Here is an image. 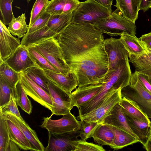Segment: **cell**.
Instances as JSON below:
<instances>
[{
  "instance_id": "obj_1",
  "label": "cell",
  "mask_w": 151,
  "mask_h": 151,
  "mask_svg": "<svg viewBox=\"0 0 151 151\" xmlns=\"http://www.w3.org/2000/svg\"><path fill=\"white\" fill-rule=\"evenodd\" d=\"M78 87L102 83L109 68L103 34L93 25L71 22L56 37Z\"/></svg>"
},
{
  "instance_id": "obj_2",
  "label": "cell",
  "mask_w": 151,
  "mask_h": 151,
  "mask_svg": "<svg viewBox=\"0 0 151 151\" xmlns=\"http://www.w3.org/2000/svg\"><path fill=\"white\" fill-rule=\"evenodd\" d=\"M122 97L132 102L151 119V94L146 89L135 71L131 75L130 84L121 90Z\"/></svg>"
},
{
  "instance_id": "obj_3",
  "label": "cell",
  "mask_w": 151,
  "mask_h": 151,
  "mask_svg": "<svg viewBox=\"0 0 151 151\" xmlns=\"http://www.w3.org/2000/svg\"><path fill=\"white\" fill-rule=\"evenodd\" d=\"M93 25L103 34L112 37L120 36L123 32L134 36H135L136 34L137 27L135 23L124 17L122 12L117 9L112 12L109 17Z\"/></svg>"
},
{
  "instance_id": "obj_4",
  "label": "cell",
  "mask_w": 151,
  "mask_h": 151,
  "mask_svg": "<svg viewBox=\"0 0 151 151\" xmlns=\"http://www.w3.org/2000/svg\"><path fill=\"white\" fill-rule=\"evenodd\" d=\"M111 12L96 2L86 0L80 3L73 12L71 22L83 23L94 25L109 17Z\"/></svg>"
},
{
  "instance_id": "obj_5",
  "label": "cell",
  "mask_w": 151,
  "mask_h": 151,
  "mask_svg": "<svg viewBox=\"0 0 151 151\" xmlns=\"http://www.w3.org/2000/svg\"><path fill=\"white\" fill-rule=\"evenodd\" d=\"M30 46L37 49L60 73L66 75L72 73L66 64L56 37L45 39Z\"/></svg>"
},
{
  "instance_id": "obj_6",
  "label": "cell",
  "mask_w": 151,
  "mask_h": 151,
  "mask_svg": "<svg viewBox=\"0 0 151 151\" xmlns=\"http://www.w3.org/2000/svg\"><path fill=\"white\" fill-rule=\"evenodd\" d=\"M81 129L60 134H48V142L44 151H74L81 139Z\"/></svg>"
},
{
  "instance_id": "obj_7",
  "label": "cell",
  "mask_w": 151,
  "mask_h": 151,
  "mask_svg": "<svg viewBox=\"0 0 151 151\" xmlns=\"http://www.w3.org/2000/svg\"><path fill=\"white\" fill-rule=\"evenodd\" d=\"M58 119L53 120L50 116L44 117L40 127L47 130L49 134H60L81 129L80 121L70 112Z\"/></svg>"
},
{
  "instance_id": "obj_8",
  "label": "cell",
  "mask_w": 151,
  "mask_h": 151,
  "mask_svg": "<svg viewBox=\"0 0 151 151\" xmlns=\"http://www.w3.org/2000/svg\"><path fill=\"white\" fill-rule=\"evenodd\" d=\"M121 88L108 97L100 105L91 112L77 118L86 122H96L102 123L115 106L121 100Z\"/></svg>"
},
{
  "instance_id": "obj_9",
  "label": "cell",
  "mask_w": 151,
  "mask_h": 151,
  "mask_svg": "<svg viewBox=\"0 0 151 151\" xmlns=\"http://www.w3.org/2000/svg\"><path fill=\"white\" fill-rule=\"evenodd\" d=\"M19 74L22 87L27 95L51 111L53 104L50 95L32 81L25 72Z\"/></svg>"
},
{
  "instance_id": "obj_10",
  "label": "cell",
  "mask_w": 151,
  "mask_h": 151,
  "mask_svg": "<svg viewBox=\"0 0 151 151\" xmlns=\"http://www.w3.org/2000/svg\"><path fill=\"white\" fill-rule=\"evenodd\" d=\"M45 76L53 104L50 116L68 114L73 108L69 96Z\"/></svg>"
},
{
  "instance_id": "obj_11",
  "label": "cell",
  "mask_w": 151,
  "mask_h": 151,
  "mask_svg": "<svg viewBox=\"0 0 151 151\" xmlns=\"http://www.w3.org/2000/svg\"><path fill=\"white\" fill-rule=\"evenodd\" d=\"M105 50L108 55L109 68L105 78L115 69L122 60L129 58V53L121 38L111 37L104 39Z\"/></svg>"
},
{
  "instance_id": "obj_12",
  "label": "cell",
  "mask_w": 151,
  "mask_h": 151,
  "mask_svg": "<svg viewBox=\"0 0 151 151\" xmlns=\"http://www.w3.org/2000/svg\"><path fill=\"white\" fill-rule=\"evenodd\" d=\"M4 61L13 70L19 73L23 72L27 69L33 66L40 68L32 58L27 48L21 45L12 55Z\"/></svg>"
},
{
  "instance_id": "obj_13",
  "label": "cell",
  "mask_w": 151,
  "mask_h": 151,
  "mask_svg": "<svg viewBox=\"0 0 151 151\" xmlns=\"http://www.w3.org/2000/svg\"><path fill=\"white\" fill-rule=\"evenodd\" d=\"M103 84L104 82L78 87L69 95L72 107L75 106L78 109L91 100L98 93Z\"/></svg>"
},
{
  "instance_id": "obj_14",
  "label": "cell",
  "mask_w": 151,
  "mask_h": 151,
  "mask_svg": "<svg viewBox=\"0 0 151 151\" xmlns=\"http://www.w3.org/2000/svg\"><path fill=\"white\" fill-rule=\"evenodd\" d=\"M20 45V40L12 35L0 20V58L4 60L7 58L12 55Z\"/></svg>"
},
{
  "instance_id": "obj_15",
  "label": "cell",
  "mask_w": 151,
  "mask_h": 151,
  "mask_svg": "<svg viewBox=\"0 0 151 151\" xmlns=\"http://www.w3.org/2000/svg\"><path fill=\"white\" fill-rule=\"evenodd\" d=\"M43 71L45 76L49 80L69 96L78 86L77 79L72 73L66 75L46 69L43 70Z\"/></svg>"
},
{
  "instance_id": "obj_16",
  "label": "cell",
  "mask_w": 151,
  "mask_h": 151,
  "mask_svg": "<svg viewBox=\"0 0 151 151\" xmlns=\"http://www.w3.org/2000/svg\"><path fill=\"white\" fill-rule=\"evenodd\" d=\"M0 116L10 120L18 127L29 141L34 151H45V148L39 139L36 132L25 122H22L17 117L11 114H0Z\"/></svg>"
},
{
  "instance_id": "obj_17",
  "label": "cell",
  "mask_w": 151,
  "mask_h": 151,
  "mask_svg": "<svg viewBox=\"0 0 151 151\" xmlns=\"http://www.w3.org/2000/svg\"><path fill=\"white\" fill-rule=\"evenodd\" d=\"M102 123L123 130L131 134L140 142L138 137L133 133L129 127L119 103L115 106L104 119Z\"/></svg>"
},
{
  "instance_id": "obj_18",
  "label": "cell",
  "mask_w": 151,
  "mask_h": 151,
  "mask_svg": "<svg viewBox=\"0 0 151 151\" xmlns=\"http://www.w3.org/2000/svg\"><path fill=\"white\" fill-rule=\"evenodd\" d=\"M80 3L79 0H51L45 12L51 15L72 13Z\"/></svg>"
},
{
  "instance_id": "obj_19",
  "label": "cell",
  "mask_w": 151,
  "mask_h": 151,
  "mask_svg": "<svg viewBox=\"0 0 151 151\" xmlns=\"http://www.w3.org/2000/svg\"><path fill=\"white\" fill-rule=\"evenodd\" d=\"M129 58L135 71L147 76L151 83V52H146L137 55L132 54Z\"/></svg>"
},
{
  "instance_id": "obj_20",
  "label": "cell",
  "mask_w": 151,
  "mask_h": 151,
  "mask_svg": "<svg viewBox=\"0 0 151 151\" xmlns=\"http://www.w3.org/2000/svg\"><path fill=\"white\" fill-rule=\"evenodd\" d=\"M123 114L131 129L138 137L140 142L144 146L149 136L151 122L140 120L126 114Z\"/></svg>"
},
{
  "instance_id": "obj_21",
  "label": "cell",
  "mask_w": 151,
  "mask_h": 151,
  "mask_svg": "<svg viewBox=\"0 0 151 151\" xmlns=\"http://www.w3.org/2000/svg\"><path fill=\"white\" fill-rule=\"evenodd\" d=\"M115 5L127 19L135 23L138 18L142 0H116Z\"/></svg>"
},
{
  "instance_id": "obj_22",
  "label": "cell",
  "mask_w": 151,
  "mask_h": 151,
  "mask_svg": "<svg viewBox=\"0 0 151 151\" xmlns=\"http://www.w3.org/2000/svg\"><path fill=\"white\" fill-rule=\"evenodd\" d=\"M4 119L10 139L22 150L34 151L29 141L18 127L10 120Z\"/></svg>"
},
{
  "instance_id": "obj_23",
  "label": "cell",
  "mask_w": 151,
  "mask_h": 151,
  "mask_svg": "<svg viewBox=\"0 0 151 151\" xmlns=\"http://www.w3.org/2000/svg\"><path fill=\"white\" fill-rule=\"evenodd\" d=\"M58 34L51 30L46 25L33 32L26 33L21 42V45L25 47L31 46L45 39L56 37Z\"/></svg>"
},
{
  "instance_id": "obj_24",
  "label": "cell",
  "mask_w": 151,
  "mask_h": 151,
  "mask_svg": "<svg viewBox=\"0 0 151 151\" xmlns=\"http://www.w3.org/2000/svg\"><path fill=\"white\" fill-rule=\"evenodd\" d=\"M106 124L110 128L114 134L113 145L111 147L114 150H119L134 143L140 142L139 140L127 132L113 126Z\"/></svg>"
},
{
  "instance_id": "obj_25",
  "label": "cell",
  "mask_w": 151,
  "mask_h": 151,
  "mask_svg": "<svg viewBox=\"0 0 151 151\" xmlns=\"http://www.w3.org/2000/svg\"><path fill=\"white\" fill-rule=\"evenodd\" d=\"M92 137L94 142L99 145H113L114 135L113 132L106 124L102 123L96 129Z\"/></svg>"
},
{
  "instance_id": "obj_26",
  "label": "cell",
  "mask_w": 151,
  "mask_h": 151,
  "mask_svg": "<svg viewBox=\"0 0 151 151\" xmlns=\"http://www.w3.org/2000/svg\"><path fill=\"white\" fill-rule=\"evenodd\" d=\"M72 13L51 15L47 26L54 32L59 34L71 22Z\"/></svg>"
},
{
  "instance_id": "obj_27",
  "label": "cell",
  "mask_w": 151,
  "mask_h": 151,
  "mask_svg": "<svg viewBox=\"0 0 151 151\" xmlns=\"http://www.w3.org/2000/svg\"><path fill=\"white\" fill-rule=\"evenodd\" d=\"M120 36L129 52V57L132 54L137 55L146 52L139 38L136 36H134L126 32H123Z\"/></svg>"
},
{
  "instance_id": "obj_28",
  "label": "cell",
  "mask_w": 151,
  "mask_h": 151,
  "mask_svg": "<svg viewBox=\"0 0 151 151\" xmlns=\"http://www.w3.org/2000/svg\"><path fill=\"white\" fill-rule=\"evenodd\" d=\"M123 113L143 121L151 122L148 117L131 102L122 97L119 103Z\"/></svg>"
},
{
  "instance_id": "obj_29",
  "label": "cell",
  "mask_w": 151,
  "mask_h": 151,
  "mask_svg": "<svg viewBox=\"0 0 151 151\" xmlns=\"http://www.w3.org/2000/svg\"><path fill=\"white\" fill-rule=\"evenodd\" d=\"M7 28L12 35L17 36L19 38L23 37L29 28L26 23L25 13L17 18L14 17Z\"/></svg>"
},
{
  "instance_id": "obj_30",
  "label": "cell",
  "mask_w": 151,
  "mask_h": 151,
  "mask_svg": "<svg viewBox=\"0 0 151 151\" xmlns=\"http://www.w3.org/2000/svg\"><path fill=\"white\" fill-rule=\"evenodd\" d=\"M23 72L35 83L50 95L46 77L42 69L33 66L27 69Z\"/></svg>"
},
{
  "instance_id": "obj_31",
  "label": "cell",
  "mask_w": 151,
  "mask_h": 151,
  "mask_svg": "<svg viewBox=\"0 0 151 151\" xmlns=\"http://www.w3.org/2000/svg\"><path fill=\"white\" fill-rule=\"evenodd\" d=\"M16 96L15 97L17 106L27 114H30L32 113V106L27 95L23 89L19 80L15 86Z\"/></svg>"
},
{
  "instance_id": "obj_32",
  "label": "cell",
  "mask_w": 151,
  "mask_h": 151,
  "mask_svg": "<svg viewBox=\"0 0 151 151\" xmlns=\"http://www.w3.org/2000/svg\"><path fill=\"white\" fill-rule=\"evenodd\" d=\"M39 67L43 70H49L57 73L60 71L53 65L37 49L32 46L26 47Z\"/></svg>"
},
{
  "instance_id": "obj_33",
  "label": "cell",
  "mask_w": 151,
  "mask_h": 151,
  "mask_svg": "<svg viewBox=\"0 0 151 151\" xmlns=\"http://www.w3.org/2000/svg\"><path fill=\"white\" fill-rule=\"evenodd\" d=\"M0 76L14 87H15L19 80V73L13 70L0 58Z\"/></svg>"
},
{
  "instance_id": "obj_34",
  "label": "cell",
  "mask_w": 151,
  "mask_h": 151,
  "mask_svg": "<svg viewBox=\"0 0 151 151\" xmlns=\"http://www.w3.org/2000/svg\"><path fill=\"white\" fill-rule=\"evenodd\" d=\"M16 96L15 87H12L2 77L0 76V107L6 104L9 101L12 93Z\"/></svg>"
},
{
  "instance_id": "obj_35",
  "label": "cell",
  "mask_w": 151,
  "mask_h": 151,
  "mask_svg": "<svg viewBox=\"0 0 151 151\" xmlns=\"http://www.w3.org/2000/svg\"><path fill=\"white\" fill-rule=\"evenodd\" d=\"M13 0H0L1 20L5 25H9L14 17L12 7Z\"/></svg>"
},
{
  "instance_id": "obj_36",
  "label": "cell",
  "mask_w": 151,
  "mask_h": 151,
  "mask_svg": "<svg viewBox=\"0 0 151 151\" xmlns=\"http://www.w3.org/2000/svg\"><path fill=\"white\" fill-rule=\"evenodd\" d=\"M50 1L48 0H36L31 12L29 27L32 24L45 12Z\"/></svg>"
},
{
  "instance_id": "obj_37",
  "label": "cell",
  "mask_w": 151,
  "mask_h": 151,
  "mask_svg": "<svg viewBox=\"0 0 151 151\" xmlns=\"http://www.w3.org/2000/svg\"><path fill=\"white\" fill-rule=\"evenodd\" d=\"M13 114L19 119L22 122H25L18 109L14 93L11 94L10 100L7 103L0 107V114Z\"/></svg>"
},
{
  "instance_id": "obj_38",
  "label": "cell",
  "mask_w": 151,
  "mask_h": 151,
  "mask_svg": "<svg viewBox=\"0 0 151 151\" xmlns=\"http://www.w3.org/2000/svg\"><path fill=\"white\" fill-rule=\"evenodd\" d=\"M11 140L5 120L0 116V151H7Z\"/></svg>"
},
{
  "instance_id": "obj_39",
  "label": "cell",
  "mask_w": 151,
  "mask_h": 151,
  "mask_svg": "<svg viewBox=\"0 0 151 151\" xmlns=\"http://www.w3.org/2000/svg\"><path fill=\"white\" fill-rule=\"evenodd\" d=\"M81 130L83 134L81 137V139L84 141L92 137V136L97 128L102 123L96 122H86L81 121Z\"/></svg>"
},
{
  "instance_id": "obj_40",
  "label": "cell",
  "mask_w": 151,
  "mask_h": 151,
  "mask_svg": "<svg viewBox=\"0 0 151 151\" xmlns=\"http://www.w3.org/2000/svg\"><path fill=\"white\" fill-rule=\"evenodd\" d=\"M51 14L45 12L30 26L29 27L27 33L35 32L47 25Z\"/></svg>"
},
{
  "instance_id": "obj_41",
  "label": "cell",
  "mask_w": 151,
  "mask_h": 151,
  "mask_svg": "<svg viewBox=\"0 0 151 151\" xmlns=\"http://www.w3.org/2000/svg\"><path fill=\"white\" fill-rule=\"evenodd\" d=\"M105 151V150L99 145L81 140L74 151Z\"/></svg>"
},
{
  "instance_id": "obj_42",
  "label": "cell",
  "mask_w": 151,
  "mask_h": 151,
  "mask_svg": "<svg viewBox=\"0 0 151 151\" xmlns=\"http://www.w3.org/2000/svg\"><path fill=\"white\" fill-rule=\"evenodd\" d=\"M137 73L138 77L146 89L151 94V83L146 76Z\"/></svg>"
},
{
  "instance_id": "obj_43",
  "label": "cell",
  "mask_w": 151,
  "mask_h": 151,
  "mask_svg": "<svg viewBox=\"0 0 151 151\" xmlns=\"http://www.w3.org/2000/svg\"><path fill=\"white\" fill-rule=\"evenodd\" d=\"M94 1L108 9L112 12V5L113 0H91Z\"/></svg>"
},
{
  "instance_id": "obj_44",
  "label": "cell",
  "mask_w": 151,
  "mask_h": 151,
  "mask_svg": "<svg viewBox=\"0 0 151 151\" xmlns=\"http://www.w3.org/2000/svg\"><path fill=\"white\" fill-rule=\"evenodd\" d=\"M151 5V0H142L140 10L144 12L147 11Z\"/></svg>"
},
{
  "instance_id": "obj_45",
  "label": "cell",
  "mask_w": 151,
  "mask_h": 151,
  "mask_svg": "<svg viewBox=\"0 0 151 151\" xmlns=\"http://www.w3.org/2000/svg\"><path fill=\"white\" fill-rule=\"evenodd\" d=\"M139 39L141 41H147L151 40V32L142 35Z\"/></svg>"
},
{
  "instance_id": "obj_46",
  "label": "cell",
  "mask_w": 151,
  "mask_h": 151,
  "mask_svg": "<svg viewBox=\"0 0 151 151\" xmlns=\"http://www.w3.org/2000/svg\"><path fill=\"white\" fill-rule=\"evenodd\" d=\"M144 147L147 151H151V137L148 136L144 146Z\"/></svg>"
},
{
  "instance_id": "obj_47",
  "label": "cell",
  "mask_w": 151,
  "mask_h": 151,
  "mask_svg": "<svg viewBox=\"0 0 151 151\" xmlns=\"http://www.w3.org/2000/svg\"><path fill=\"white\" fill-rule=\"evenodd\" d=\"M140 42L146 51L148 49H151V40L147 41H140Z\"/></svg>"
},
{
  "instance_id": "obj_48",
  "label": "cell",
  "mask_w": 151,
  "mask_h": 151,
  "mask_svg": "<svg viewBox=\"0 0 151 151\" xmlns=\"http://www.w3.org/2000/svg\"><path fill=\"white\" fill-rule=\"evenodd\" d=\"M149 136L151 137V123L150 126V131H149Z\"/></svg>"
},
{
  "instance_id": "obj_49",
  "label": "cell",
  "mask_w": 151,
  "mask_h": 151,
  "mask_svg": "<svg viewBox=\"0 0 151 151\" xmlns=\"http://www.w3.org/2000/svg\"><path fill=\"white\" fill-rule=\"evenodd\" d=\"M146 52H151V49H148Z\"/></svg>"
},
{
  "instance_id": "obj_50",
  "label": "cell",
  "mask_w": 151,
  "mask_h": 151,
  "mask_svg": "<svg viewBox=\"0 0 151 151\" xmlns=\"http://www.w3.org/2000/svg\"><path fill=\"white\" fill-rule=\"evenodd\" d=\"M31 0H27V1L28 3H29Z\"/></svg>"
},
{
  "instance_id": "obj_51",
  "label": "cell",
  "mask_w": 151,
  "mask_h": 151,
  "mask_svg": "<svg viewBox=\"0 0 151 151\" xmlns=\"http://www.w3.org/2000/svg\"><path fill=\"white\" fill-rule=\"evenodd\" d=\"M150 8H151V5H150Z\"/></svg>"
}]
</instances>
